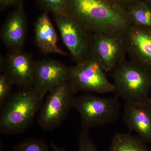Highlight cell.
<instances>
[{"label":"cell","mask_w":151,"mask_h":151,"mask_svg":"<svg viewBox=\"0 0 151 151\" xmlns=\"http://www.w3.org/2000/svg\"><path fill=\"white\" fill-rule=\"evenodd\" d=\"M108 151H151L139 137L130 133H117L113 136Z\"/></svg>","instance_id":"cell-15"},{"label":"cell","mask_w":151,"mask_h":151,"mask_svg":"<svg viewBox=\"0 0 151 151\" xmlns=\"http://www.w3.org/2000/svg\"><path fill=\"white\" fill-rule=\"evenodd\" d=\"M115 92L126 103L146 105L151 92V71L127 59L111 72Z\"/></svg>","instance_id":"cell-3"},{"label":"cell","mask_w":151,"mask_h":151,"mask_svg":"<svg viewBox=\"0 0 151 151\" xmlns=\"http://www.w3.org/2000/svg\"><path fill=\"white\" fill-rule=\"evenodd\" d=\"M132 25L151 28V1L141 0L127 9Z\"/></svg>","instance_id":"cell-16"},{"label":"cell","mask_w":151,"mask_h":151,"mask_svg":"<svg viewBox=\"0 0 151 151\" xmlns=\"http://www.w3.org/2000/svg\"><path fill=\"white\" fill-rule=\"evenodd\" d=\"M108 1L116 3L127 9L130 6L138 2L141 0H108Z\"/></svg>","instance_id":"cell-22"},{"label":"cell","mask_w":151,"mask_h":151,"mask_svg":"<svg viewBox=\"0 0 151 151\" xmlns=\"http://www.w3.org/2000/svg\"><path fill=\"white\" fill-rule=\"evenodd\" d=\"M53 14L63 41L76 64L90 58L93 33L69 14Z\"/></svg>","instance_id":"cell-6"},{"label":"cell","mask_w":151,"mask_h":151,"mask_svg":"<svg viewBox=\"0 0 151 151\" xmlns=\"http://www.w3.org/2000/svg\"><path fill=\"white\" fill-rule=\"evenodd\" d=\"M69 67L52 59L36 61L34 86L45 95L68 79Z\"/></svg>","instance_id":"cell-11"},{"label":"cell","mask_w":151,"mask_h":151,"mask_svg":"<svg viewBox=\"0 0 151 151\" xmlns=\"http://www.w3.org/2000/svg\"><path fill=\"white\" fill-rule=\"evenodd\" d=\"M97 61L90 58L69 67L68 80L76 93L94 92L105 94L115 92L113 83Z\"/></svg>","instance_id":"cell-7"},{"label":"cell","mask_w":151,"mask_h":151,"mask_svg":"<svg viewBox=\"0 0 151 151\" xmlns=\"http://www.w3.org/2000/svg\"><path fill=\"white\" fill-rule=\"evenodd\" d=\"M24 0H0L1 9L8 8L12 6H17L22 4Z\"/></svg>","instance_id":"cell-21"},{"label":"cell","mask_w":151,"mask_h":151,"mask_svg":"<svg viewBox=\"0 0 151 151\" xmlns=\"http://www.w3.org/2000/svg\"><path fill=\"white\" fill-rule=\"evenodd\" d=\"M50 146L53 151H66V150L64 147H58L52 142L50 143Z\"/></svg>","instance_id":"cell-23"},{"label":"cell","mask_w":151,"mask_h":151,"mask_svg":"<svg viewBox=\"0 0 151 151\" xmlns=\"http://www.w3.org/2000/svg\"><path fill=\"white\" fill-rule=\"evenodd\" d=\"M49 149L48 145L44 141L28 138L14 145L12 151H48Z\"/></svg>","instance_id":"cell-17"},{"label":"cell","mask_w":151,"mask_h":151,"mask_svg":"<svg viewBox=\"0 0 151 151\" xmlns=\"http://www.w3.org/2000/svg\"><path fill=\"white\" fill-rule=\"evenodd\" d=\"M66 13L92 33L125 34L132 26L127 9L108 0H67Z\"/></svg>","instance_id":"cell-1"},{"label":"cell","mask_w":151,"mask_h":151,"mask_svg":"<svg viewBox=\"0 0 151 151\" xmlns=\"http://www.w3.org/2000/svg\"><path fill=\"white\" fill-rule=\"evenodd\" d=\"M36 61L31 54L22 50L10 52L1 57V71L20 88L34 86Z\"/></svg>","instance_id":"cell-9"},{"label":"cell","mask_w":151,"mask_h":151,"mask_svg":"<svg viewBox=\"0 0 151 151\" xmlns=\"http://www.w3.org/2000/svg\"><path fill=\"white\" fill-rule=\"evenodd\" d=\"M77 151H99L88 132H82L78 137Z\"/></svg>","instance_id":"cell-20"},{"label":"cell","mask_w":151,"mask_h":151,"mask_svg":"<svg viewBox=\"0 0 151 151\" xmlns=\"http://www.w3.org/2000/svg\"><path fill=\"white\" fill-rule=\"evenodd\" d=\"M125 34L92 33L90 58L97 61L105 72L111 73L127 59Z\"/></svg>","instance_id":"cell-8"},{"label":"cell","mask_w":151,"mask_h":151,"mask_svg":"<svg viewBox=\"0 0 151 151\" xmlns=\"http://www.w3.org/2000/svg\"><path fill=\"white\" fill-rule=\"evenodd\" d=\"M14 85L12 81L5 73L0 75V106L3 107L8 100L10 95L12 86Z\"/></svg>","instance_id":"cell-19"},{"label":"cell","mask_w":151,"mask_h":151,"mask_svg":"<svg viewBox=\"0 0 151 151\" xmlns=\"http://www.w3.org/2000/svg\"><path fill=\"white\" fill-rule=\"evenodd\" d=\"M37 119L44 132H53L60 126L71 108L76 94L68 79L49 92Z\"/></svg>","instance_id":"cell-5"},{"label":"cell","mask_w":151,"mask_h":151,"mask_svg":"<svg viewBox=\"0 0 151 151\" xmlns=\"http://www.w3.org/2000/svg\"><path fill=\"white\" fill-rule=\"evenodd\" d=\"M35 35L37 45L44 54L66 55V52L58 46L57 35L48 12L45 11L38 18L35 23Z\"/></svg>","instance_id":"cell-14"},{"label":"cell","mask_w":151,"mask_h":151,"mask_svg":"<svg viewBox=\"0 0 151 151\" xmlns=\"http://www.w3.org/2000/svg\"><path fill=\"white\" fill-rule=\"evenodd\" d=\"M27 34V19L22 4L17 6L3 25L1 37L10 52L22 50Z\"/></svg>","instance_id":"cell-12"},{"label":"cell","mask_w":151,"mask_h":151,"mask_svg":"<svg viewBox=\"0 0 151 151\" xmlns=\"http://www.w3.org/2000/svg\"><path fill=\"white\" fill-rule=\"evenodd\" d=\"M118 97H100L91 92H84L74 97L72 108L80 115L82 131L88 132L118 120L121 110Z\"/></svg>","instance_id":"cell-4"},{"label":"cell","mask_w":151,"mask_h":151,"mask_svg":"<svg viewBox=\"0 0 151 151\" xmlns=\"http://www.w3.org/2000/svg\"><path fill=\"white\" fill-rule=\"evenodd\" d=\"M44 96L34 86L20 88L12 94L2 107L1 134L7 136L27 131L40 111Z\"/></svg>","instance_id":"cell-2"},{"label":"cell","mask_w":151,"mask_h":151,"mask_svg":"<svg viewBox=\"0 0 151 151\" xmlns=\"http://www.w3.org/2000/svg\"><path fill=\"white\" fill-rule=\"evenodd\" d=\"M123 120L130 132L137 133L146 143H151V111L147 104L126 103Z\"/></svg>","instance_id":"cell-13"},{"label":"cell","mask_w":151,"mask_h":151,"mask_svg":"<svg viewBox=\"0 0 151 151\" xmlns=\"http://www.w3.org/2000/svg\"><path fill=\"white\" fill-rule=\"evenodd\" d=\"M45 11L54 13H66L67 0H37Z\"/></svg>","instance_id":"cell-18"},{"label":"cell","mask_w":151,"mask_h":151,"mask_svg":"<svg viewBox=\"0 0 151 151\" xmlns=\"http://www.w3.org/2000/svg\"><path fill=\"white\" fill-rule=\"evenodd\" d=\"M147 1H151V0H147Z\"/></svg>","instance_id":"cell-25"},{"label":"cell","mask_w":151,"mask_h":151,"mask_svg":"<svg viewBox=\"0 0 151 151\" xmlns=\"http://www.w3.org/2000/svg\"><path fill=\"white\" fill-rule=\"evenodd\" d=\"M147 105L148 108L150 109V111H151V94L150 96H149L147 102Z\"/></svg>","instance_id":"cell-24"},{"label":"cell","mask_w":151,"mask_h":151,"mask_svg":"<svg viewBox=\"0 0 151 151\" xmlns=\"http://www.w3.org/2000/svg\"><path fill=\"white\" fill-rule=\"evenodd\" d=\"M124 36L130 60L151 71V28L132 25Z\"/></svg>","instance_id":"cell-10"}]
</instances>
